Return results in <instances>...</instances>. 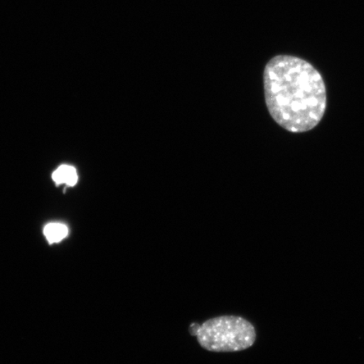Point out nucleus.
I'll list each match as a JSON object with an SVG mask.
<instances>
[{
    "label": "nucleus",
    "instance_id": "2",
    "mask_svg": "<svg viewBox=\"0 0 364 364\" xmlns=\"http://www.w3.org/2000/svg\"><path fill=\"white\" fill-rule=\"evenodd\" d=\"M191 331L203 348L213 353L244 351L257 340L256 328L252 323L236 316L209 318L202 325H192Z\"/></svg>",
    "mask_w": 364,
    "mask_h": 364
},
{
    "label": "nucleus",
    "instance_id": "3",
    "mask_svg": "<svg viewBox=\"0 0 364 364\" xmlns=\"http://www.w3.org/2000/svg\"><path fill=\"white\" fill-rule=\"evenodd\" d=\"M53 180L57 185L75 186L78 182V173L74 166L63 165L53 172Z\"/></svg>",
    "mask_w": 364,
    "mask_h": 364
},
{
    "label": "nucleus",
    "instance_id": "4",
    "mask_svg": "<svg viewBox=\"0 0 364 364\" xmlns=\"http://www.w3.org/2000/svg\"><path fill=\"white\" fill-rule=\"evenodd\" d=\"M43 234L50 245L61 242L68 235V228L61 223H50L44 227Z\"/></svg>",
    "mask_w": 364,
    "mask_h": 364
},
{
    "label": "nucleus",
    "instance_id": "1",
    "mask_svg": "<svg viewBox=\"0 0 364 364\" xmlns=\"http://www.w3.org/2000/svg\"><path fill=\"white\" fill-rule=\"evenodd\" d=\"M266 105L272 119L290 133L302 134L320 124L327 105L320 72L304 59L277 55L263 74Z\"/></svg>",
    "mask_w": 364,
    "mask_h": 364
}]
</instances>
